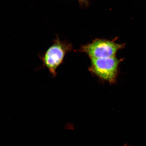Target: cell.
<instances>
[{
  "label": "cell",
  "mask_w": 146,
  "mask_h": 146,
  "mask_svg": "<svg viewBox=\"0 0 146 146\" xmlns=\"http://www.w3.org/2000/svg\"><path fill=\"white\" fill-rule=\"evenodd\" d=\"M81 8L86 9L88 8L90 5L89 0H78Z\"/></svg>",
  "instance_id": "277c9868"
},
{
  "label": "cell",
  "mask_w": 146,
  "mask_h": 146,
  "mask_svg": "<svg viewBox=\"0 0 146 146\" xmlns=\"http://www.w3.org/2000/svg\"><path fill=\"white\" fill-rule=\"evenodd\" d=\"M71 47L70 44L60 41L56 36L52 45L44 52L38 54L43 63L39 68H47L52 76L55 77L56 69L62 62L64 56L70 50Z\"/></svg>",
  "instance_id": "6da1fadb"
},
{
  "label": "cell",
  "mask_w": 146,
  "mask_h": 146,
  "mask_svg": "<svg viewBox=\"0 0 146 146\" xmlns=\"http://www.w3.org/2000/svg\"><path fill=\"white\" fill-rule=\"evenodd\" d=\"M124 44L104 39H98L82 47V50L90 58H106L115 56Z\"/></svg>",
  "instance_id": "3957f363"
},
{
  "label": "cell",
  "mask_w": 146,
  "mask_h": 146,
  "mask_svg": "<svg viewBox=\"0 0 146 146\" xmlns=\"http://www.w3.org/2000/svg\"><path fill=\"white\" fill-rule=\"evenodd\" d=\"M90 70L99 77L113 83L115 81L119 61L115 56L106 58H91Z\"/></svg>",
  "instance_id": "7a4b0ae2"
}]
</instances>
